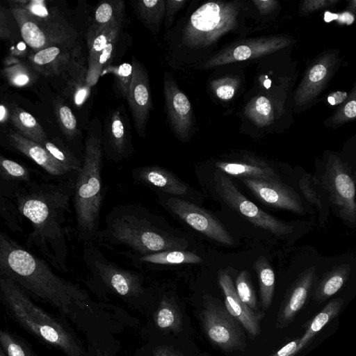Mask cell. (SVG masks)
<instances>
[{"instance_id": "cell-1", "label": "cell", "mask_w": 356, "mask_h": 356, "mask_svg": "<svg viewBox=\"0 0 356 356\" xmlns=\"http://www.w3.org/2000/svg\"><path fill=\"white\" fill-rule=\"evenodd\" d=\"M33 179L22 185L12 200L20 216L26 218L32 227L25 246L38 252L54 268L69 271V243L72 227L68 222L70 201L74 192L76 178L63 181Z\"/></svg>"}, {"instance_id": "cell-2", "label": "cell", "mask_w": 356, "mask_h": 356, "mask_svg": "<svg viewBox=\"0 0 356 356\" xmlns=\"http://www.w3.org/2000/svg\"><path fill=\"white\" fill-rule=\"evenodd\" d=\"M51 266L7 233L0 234V276L8 277L31 297L43 301L65 318L76 321L93 312L95 303L87 291L57 275Z\"/></svg>"}, {"instance_id": "cell-3", "label": "cell", "mask_w": 356, "mask_h": 356, "mask_svg": "<svg viewBox=\"0 0 356 356\" xmlns=\"http://www.w3.org/2000/svg\"><path fill=\"white\" fill-rule=\"evenodd\" d=\"M249 8L244 1H207L169 31L170 58L181 66L207 60L220 41L233 33L245 35Z\"/></svg>"}, {"instance_id": "cell-4", "label": "cell", "mask_w": 356, "mask_h": 356, "mask_svg": "<svg viewBox=\"0 0 356 356\" xmlns=\"http://www.w3.org/2000/svg\"><path fill=\"white\" fill-rule=\"evenodd\" d=\"M92 242L115 251L123 247L127 248L124 251L140 254L181 250L188 246L185 239L158 226L143 207L131 203L114 207L108 213Z\"/></svg>"}, {"instance_id": "cell-5", "label": "cell", "mask_w": 356, "mask_h": 356, "mask_svg": "<svg viewBox=\"0 0 356 356\" xmlns=\"http://www.w3.org/2000/svg\"><path fill=\"white\" fill-rule=\"evenodd\" d=\"M0 298L8 316L39 341L66 356H86L81 342L66 323L36 305L17 284L3 276H0Z\"/></svg>"}, {"instance_id": "cell-6", "label": "cell", "mask_w": 356, "mask_h": 356, "mask_svg": "<svg viewBox=\"0 0 356 356\" xmlns=\"http://www.w3.org/2000/svg\"><path fill=\"white\" fill-rule=\"evenodd\" d=\"M104 155L102 134L88 131L72 198L76 236L84 245L92 243L100 229L101 210L106 194L102 178Z\"/></svg>"}, {"instance_id": "cell-7", "label": "cell", "mask_w": 356, "mask_h": 356, "mask_svg": "<svg viewBox=\"0 0 356 356\" xmlns=\"http://www.w3.org/2000/svg\"><path fill=\"white\" fill-rule=\"evenodd\" d=\"M82 260L89 273L83 282L96 293L115 295L129 302L145 294L143 275L108 259L92 243L85 245Z\"/></svg>"}, {"instance_id": "cell-8", "label": "cell", "mask_w": 356, "mask_h": 356, "mask_svg": "<svg viewBox=\"0 0 356 356\" xmlns=\"http://www.w3.org/2000/svg\"><path fill=\"white\" fill-rule=\"evenodd\" d=\"M215 188L223 201L232 209L244 216L254 225L276 236L293 232V227L259 208L238 189L232 180L222 172L215 176Z\"/></svg>"}, {"instance_id": "cell-9", "label": "cell", "mask_w": 356, "mask_h": 356, "mask_svg": "<svg viewBox=\"0 0 356 356\" xmlns=\"http://www.w3.org/2000/svg\"><path fill=\"white\" fill-rule=\"evenodd\" d=\"M204 330L210 341L225 351L243 350L245 346L239 322L221 305L206 301L201 313Z\"/></svg>"}, {"instance_id": "cell-10", "label": "cell", "mask_w": 356, "mask_h": 356, "mask_svg": "<svg viewBox=\"0 0 356 356\" xmlns=\"http://www.w3.org/2000/svg\"><path fill=\"white\" fill-rule=\"evenodd\" d=\"M289 43L287 38L275 35L236 40L216 51L202 67V69H211L266 56L284 48Z\"/></svg>"}, {"instance_id": "cell-11", "label": "cell", "mask_w": 356, "mask_h": 356, "mask_svg": "<svg viewBox=\"0 0 356 356\" xmlns=\"http://www.w3.org/2000/svg\"><path fill=\"white\" fill-rule=\"evenodd\" d=\"M163 93L165 108L170 127L175 136L186 142L195 128L192 105L173 79L165 73Z\"/></svg>"}, {"instance_id": "cell-12", "label": "cell", "mask_w": 356, "mask_h": 356, "mask_svg": "<svg viewBox=\"0 0 356 356\" xmlns=\"http://www.w3.org/2000/svg\"><path fill=\"white\" fill-rule=\"evenodd\" d=\"M165 204L172 212L197 232L225 245L234 244L233 237L222 222L199 206L177 197H169Z\"/></svg>"}, {"instance_id": "cell-13", "label": "cell", "mask_w": 356, "mask_h": 356, "mask_svg": "<svg viewBox=\"0 0 356 356\" xmlns=\"http://www.w3.org/2000/svg\"><path fill=\"white\" fill-rule=\"evenodd\" d=\"M104 154L114 162L128 159L134 153L131 127L124 106L107 115L102 134Z\"/></svg>"}, {"instance_id": "cell-14", "label": "cell", "mask_w": 356, "mask_h": 356, "mask_svg": "<svg viewBox=\"0 0 356 356\" xmlns=\"http://www.w3.org/2000/svg\"><path fill=\"white\" fill-rule=\"evenodd\" d=\"M131 64L134 74L127 102L137 134L145 137V129L153 108L149 79L144 65L135 56H132Z\"/></svg>"}, {"instance_id": "cell-15", "label": "cell", "mask_w": 356, "mask_h": 356, "mask_svg": "<svg viewBox=\"0 0 356 356\" xmlns=\"http://www.w3.org/2000/svg\"><path fill=\"white\" fill-rule=\"evenodd\" d=\"M6 138L8 147L33 161L49 179L58 181L76 177L77 174L69 172L41 144L11 129L6 133Z\"/></svg>"}, {"instance_id": "cell-16", "label": "cell", "mask_w": 356, "mask_h": 356, "mask_svg": "<svg viewBox=\"0 0 356 356\" xmlns=\"http://www.w3.org/2000/svg\"><path fill=\"white\" fill-rule=\"evenodd\" d=\"M325 185L341 217L353 222L356 220L355 185L351 176L338 161L331 163L325 172Z\"/></svg>"}, {"instance_id": "cell-17", "label": "cell", "mask_w": 356, "mask_h": 356, "mask_svg": "<svg viewBox=\"0 0 356 356\" xmlns=\"http://www.w3.org/2000/svg\"><path fill=\"white\" fill-rule=\"evenodd\" d=\"M242 182L262 202L297 213L303 211L298 193L278 179L242 178Z\"/></svg>"}, {"instance_id": "cell-18", "label": "cell", "mask_w": 356, "mask_h": 356, "mask_svg": "<svg viewBox=\"0 0 356 356\" xmlns=\"http://www.w3.org/2000/svg\"><path fill=\"white\" fill-rule=\"evenodd\" d=\"M11 13L18 24L24 42L35 51L64 41L62 35L44 23L45 19L36 17L24 8L13 5Z\"/></svg>"}, {"instance_id": "cell-19", "label": "cell", "mask_w": 356, "mask_h": 356, "mask_svg": "<svg viewBox=\"0 0 356 356\" xmlns=\"http://www.w3.org/2000/svg\"><path fill=\"white\" fill-rule=\"evenodd\" d=\"M218 282L224 293L225 307L252 336L260 333V322L264 314L255 312L245 305L238 297L232 277L225 271L218 273Z\"/></svg>"}, {"instance_id": "cell-20", "label": "cell", "mask_w": 356, "mask_h": 356, "mask_svg": "<svg viewBox=\"0 0 356 356\" xmlns=\"http://www.w3.org/2000/svg\"><path fill=\"white\" fill-rule=\"evenodd\" d=\"M131 176L135 181L154 188L162 192L182 195L187 192V186L171 171L157 165L134 168Z\"/></svg>"}, {"instance_id": "cell-21", "label": "cell", "mask_w": 356, "mask_h": 356, "mask_svg": "<svg viewBox=\"0 0 356 356\" xmlns=\"http://www.w3.org/2000/svg\"><path fill=\"white\" fill-rule=\"evenodd\" d=\"M219 171L232 176L251 179H278L275 170L264 160L245 155L240 160L217 161Z\"/></svg>"}, {"instance_id": "cell-22", "label": "cell", "mask_w": 356, "mask_h": 356, "mask_svg": "<svg viewBox=\"0 0 356 356\" xmlns=\"http://www.w3.org/2000/svg\"><path fill=\"white\" fill-rule=\"evenodd\" d=\"M33 170L26 165L0 156V197L12 200L22 185L30 184Z\"/></svg>"}, {"instance_id": "cell-23", "label": "cell", "mask_w": 356, "mask_h": 356, "mask_svg": "<svg viewBox=\"0 0 356 356\" xmlns=\"http://www.w3.org/2000/svg\"><path fill=\"white\" fill-rule=\"evenodd\" d=\"M118 254L129 259L132 266L140 268L143 265H169L199 264L202 259L193 252L183 250H165L145 254L129 251H118Z\"/></svg>"}, {"instance_id": "cell-24", "label": "cell", "mask_w": 356, "mask_h": 356, "mask_svg": "<svg viewBox=\"0 0 356 356\" xmlns=\"http://www.w3.org/2000/svg\"><path fill=\"white\" fill-rule=\"evenodd\" d=\"M314 275V268H310L298 278L285 301L278 318L281 327L291 321L296 314L304 305Z\"/></svg>"}, {"instance_id": "cell-25", "label": "cell", "mask_w": 356, "mask_h": 356, "mask_svg": "<svg viewBox=\"0 0 356 356\" xmlns=\"http://www.w3.org/2000/svg\"><path fill=\"white\" fill-rule=\"evenodd\" d=\"M124 14L108 25L97 29L90 26L88 33V65L87 71L94 65L97 58L106 48L108 42L118 35L123 22Z\"/></svg>"}, {"instance_id": "cell-26", "label": "cell", "mask_w": 356, "mask_h": 356, "mask_svg": "<svg viewBox=\"0 0 356 356\" xmlns=\"http://www.w3.org/2000/svg\"><path fill=\"white\" fill-rule=\"evenodd\" d=\"M68 58L67 54L60 47L51 45L31 54L29 60L35 71L44 75H52L59 72Z\"/></svg>"}, {"instance_id": "cell-27", "label": "cell", "mask_w": 356, "mask_h": 356, "mask_svg": "<svg viewBox=\"0 0 356 356\" xmlns=\"http://www.w3.org/2000/svg\"><path fill=\"white\" fill-rule=\"evenodd\" d=\"M131 3L138 19L156 35L165 19V0H139Z\"/></svg>"}, {"instance_id": "cell-28", "label": "cell", "mask_w": 356, "mask_h": 356, "mask_svg": "<svg viewBox=\"0 0 356 356\" xmlns=\"http://www.w3.org/2000/svg\"><path fill=\"white\" fill-rule=\"evenodd\" d=\"M10 120L16 131L22 136L41 145L48 138L39 122L29 112L13 104L10 110Z\"/></svg>"}, {"instance_id": "cell-29", "label": "cell", "mask_w": 356, "mask_h": 356, "mask_svg": "<svg viewBox=\"0 0 356 356\" xmlns=\"http://www.w3.org/2000/svg\"><path fill=\"white\" fill-rule=\"evenodd\" d=\"M246 118L259 128L270 126L275 120V105L268 95H256L245 108Z\"/></svg>"}, {"instance_id": "cell-30", "label": "cell", "mask_w": 356, "mask_h": 356, "mask_svg": "<svg viewBox=\"0 0 356 356\" xmlns=\"http://www.w3.org/2000/svg\"><path fill=\"white\" fill-rule=\"evenodd\" d=\"M154 321L156 326L163 331L178 333L182 329V317L177 305L165 296L154 314Z\"/></svg>"}, {"instance_id": "cell-31", "label": "cell", "mask_w": 356, "mask_h": 356, "mask_svg": "<svg viewBox=\"0 0 356 356\" xmlns=\"http://www.w3.org/2000/svg\"><path fill=\"white\" fill-rule=\"evenodd\" d=\"M257 273L262 307L264 310L271 305L274 295L275 277L274 271L264 256H259L254 263Z\"/></svg>"}, {"instance_id": "cell-32", "label": "cell", "mask_w": 356, "mask_h": 356, "mask_svg": "<svg viewBox=\"0 0 356 356\" xmlns=\"http://www.w3.org/2000/svg\"><path fill=\"white\" fill-rule=\"evenodd\" d=\"M50 155L69 172L77 174L82 165V161L59 138L47 139L42 145Z\"/></svg>"}, {"instance_id": "cell-33", "label": "cell", "mask_w": 356, "mask_h": 356, "mask_svg": "<svg viewBox=\"0 0 356 356\" xmlns=\"http://www.w3.org/2000/svg\"><path fill=\"white\" fill-rule=\"evenodd\" d=\"M343 302L342 299L337 298L327 305V306L315 316L305 334L300 339L297 348V352L303 348L306 343L325 325V324H327L337 314L343 305Z\"/></svg>"}, {"instance_id": "cell-34", "label": "cell", "mask_w": 356, "mask_h": 356, "mask_svg": "<svg viewBox=\"0 0 356 356\" xmlns=\"http://www.w3.org/2000/svg\"><path fill=\"white\" fill-rule=\"evenodd\" d=\"M111 73L114 76L113 89L118 97L127 99L132 81L134 68L129 63H123L118 65H109L102 72Z\"/></svg>"}, {"instance_id": "cell-35", "label": "cell", "mask_w": 356, "mask_h": 356, "mask_svg": "<svg viewBox=\"0 0 356 356\" xmlns=\"http://www.w3.org/2000/svg\"><path fill=\"white\" fill-rule=\"evenodd\" d=\"M327 74V68L322 63L315 65L309 71L306 79L298 90L296 100L297 104H301L308 99L314 91L323 83Z\"/></svg>"}, {"instance_id": "cell-36", "label": "cell", "mask_w": 356, "mask_h": 356, "mask_svg": "<svg viewBox=\"0 0 356 356\" xmlns=\"http://www.w3.org/2000/svg\"><path fill=\"white\" fill-rule=\"evenodd\" d=\"M123 14L124 2L122 1H102L95 10L92 26L97 29L106 26Z\"/></svg>"}, {"instance_id": "cell-37", "label": "cell", "mask_w": 356, "mask_h": 356, "mask_svg": "<svg viewBox=\"0 0 356 356\" xmlns=\"http://www.w3.org/2000/svg\"><path fill=\"white\" fill-rule=\"evenodd\" d=\"M0 343L8 356H38L26 341L8 330L0 331Z\"/></svg>"}, {"instance_id": "cell-38", "label": "cell", "mask_w": 356, "mask_h": 356, "mask_svg": "<svg viewBox=\"0 0 356 356\" xmlns=\"http://www.w3.org/2000/svg\"><path fill=\"white\" fill-rule=\"evenodd\" d=\"M348 270L345 266H341L325 276L321 282L316 296L318 300H325L336 293L343 286L347 276Z\"/></svg>"}, {"instance_id": "cell-39", "label": "cell", "mask_w": 356, "mask_h": 356, "mask_svg": "<svg viewBox=\"0 0 356 356\" xmlns=\"http://www.w3.org/2000/svg\"><path fill=\"white\" fill-rule=\"evenodd\" d=\"M54 108L60 129L69 139H72L77 134V122L72 110L57 100L54 101Z\"/></svg>"}, {"instance_id": "cell-40", "label": "cell", "mask_w": 356, "mask_h": 356, "mask_svg": "<svg viewBox=\"0 0 356 356\" xmlns=\"http://www.w3.org/2000/svg\"><path fill=\"white\" fill-rule=\"evenodd\" d=\"M240 85L241 79L238 77L226 76L213 80L211 88L218 99L229 101L234 98Z\"/></svg>"}, {"instance_id": "cell-41", "label": "cell", "mask_w": 356, "mask_h": 356, "mask_svg": "<svg viewBox=\"0 0 356 356\" xmlns=\"http://www.w3.org/2000/svg\"><path fill=\"white\" fill-rule=\"evenodd\" d=\"M1 74L10 84L16 87H24L33 81L31 72L22 62L3 66Z\"/></svg>"}, {"instance_id": "cell-42", "label": "cell", "mask_w": 356, "mask_h": 356, "mask_svg": "<svg viewBox=\"0 0 356 356\" xmlns=\"http://www.w3.org/2000/svg\"><path fill=\"white\" fill-rule=\"evenodd\" d=\"M86 76L87 70H81L67 83L68 94L76 106H82L90 92L91 87L86 82Z\"/></svg>"}, {"instance_id": "cell-43", "label": "cell", "mask_w": 356, "mask_h": 356, "mask_svg": "<svg viewBox=\"0 0 356 356\" xmlns=\"http://www.w3.org/2000/svg\"><path fill=\"white\" fill-rule=\"evenodd\" d=\"M236 291L239 298L252 310L257 312V301L249 273L242 270L236 279Z\"/></svg>"}, {"instance_id": "cell-44", "label": "cell", "mask_w": 356, "mask_h": 356, "mask_svg": "<svg viewBox=\"0 0 356 356\" xmlns=\"http://www.w3.org/2000/svg\"><path fill=\"white\" fill-rule=\"evenodd\" d=\"M0 213L6 226L14 232H22L19 224L20 215L15 203L10 199L0 197Z\"/></svg>"}, {"instance_id": "cell-45", "label": "cell", "mask_w": 356, "mask_h": 356, "mask_svg": "<svg viewBox=\"0 0 356 356\" xmlns=\"http://www.w3.org/2000/svg\"><path fill=\"white\" fill-rule=\"evenodd\" d=\"M12 5L24 8L32 15L42 19L46 20L50 16L44 1H13Z\"/></svg>"}, {"instance_id": "cell-46", "label": "cell", "mask_w": 356, "mask_h": 356, "mask_svg": "<svg viewBox=\"0 0 356 356\" xmlns=\"http://www.w3.org/2000/svg\"><path fill=\"white\" fill-rule=\"evenodd\" d=\"M186 0H166L164 24L165 30H170L177 13L186 4Z\"/></svg>"}, {"instance_id": "cell-47", "label": "cell", "mask_w": 356, "mask_h": 356, "mask_svg": "<svg viewBox=\"0 0 356 356\" xmlns=\"http://www.w3.org/2000/svg\"><path fill=\"white\" fill-rule=\"evenodd\" d=\"M300 188H301L305 198H307L309 202L315 204L316 207L321 208L320 198L314 190V188L309 180L308 175L304 176L300 180Z\"/></svg>"}, {"instance_id": "cell-48", "label": "cell", "mask_w": 356, "mask_h": 356, "mask_svg": "<svg viewBox=\"0 0 356 356\" xmlns=\"http://www.w3.org/2000/svg\"><path fill=\"white\" fill-rule=\"evenodd\" d=\"M261 16H266L277 7L278 1L274 0H253L252 1Z\"/></svg>"}, {"instance_id": "cell-49", "label": "cell", "mask_w": 356, "mask_h": 356, "mask_svg": "<svg viewBox=\"0 0 356 356\" xmlns=\"http://www.w3.org/2000/svg\"><path fill=\"white\" fill-rule=\"evenodd\" d=\"M325 21L330 22L332 20H336L340 23H345L350 24L354 21L353 16L349 13H343L341 14H333L329 12H326L325 14Z\"/></svg>"}, {"instance_id": "cell-50", "label": "cell", "mask_w": 356, "mask_h": 356, "mask_svg": "<svg viewBox=\"0 0 356 356\" xmlns=\"http://www.w3.org/2000/svg\"><path fill=\"white\" fill-rule=\"evenodd\" d=\"M7 17L6 13L1 6L0 10V38L3 40H9L11 35Z\"/></svg>"}, {"instance_id": "cell-51", "label": "cell", "mask_w": 356, "mask_h": 356, "mask_svg": "<svg viewBox=\"0 0 356 356\" xmlns=\"http://www.w3.org/2000/svg\"><path fill=\"white\" fill-rule=\"evenodd\" d=\"M299 341L300 339H296L288 343L272 356H293L297 353Z\"/></svg>"}, {"instance_id": "cell-52", "label": "cell", "mask_w": 356, "mask_h": 356, "mask_svg": "<svg viewBox=\"0 0 356 356\" xmlns=\"http://www.w3.org/2000/svg\"><path fill=\"white\" fill-rule=\"evenodd\" d=\"M334 1H306L303 3L302 10L305 12H312L316 9L327 6L334 3Z\"/></svg>"}, {"instance_id": "cell-53", "label": "cell", "mask_w": 356, "mask_h": 356, "mask_svg": "<svg viewBox=\"0 0 356 356\" xmlns=\"http://www.w3.org/2000/svg\"><path fill=\"white\" fill-rule=\"evenodd\" d=\"M25 42H19L17 44L11 47L8 56L19 59L26 54V46Z\"/></svg>"}, {"instance_id": "cell-54", "label": "cell", "mask_w": 356, "mask_h": 356, "mask_svg": "<svg viewBox=\"0 0 356 356\" xmlns=\"http://www.w3.org/2000/svg\"><path fill=\"white\" fill-rule=\"evenodd\" d=\"M347 97V93L346 92L337 91L332 93L327 97V102L330 104L335 106L343 102Z\"/></svg>"}, {"instance_id": "cell-55", "label": "cell", "mask_w": 356, "mask_h": 356, "mask_svg": "<svg viewBox=\"0 0 356 356\" xmlns=\"http://www.w3.org/2000/svg\"><path fill=\"white\" fill-rule=\"evenodd\" d=\"M154 356H182L178 351L168 346H161L156 348Z\"/></svg>"}, {"instance_id": "cell-56", "label": "cell", "mask_w": 356, "mask_h": 356, "mask_svg": "<svg viewBox=\"0 0 356 356\" xmlns=\"http://www.w3.org/2000/svg\"><path fill=\"white\" fill-rule=\"evenodd\" d=\"M343 113L347 118H353L356 117V100L348 102L346 104Z\"/></svg>"}, {"instance_id": "cell-57", "label": "cell", "mask_w": 356, "mask_h": 356, "mask_svg": "<svg viewBox=\"0 0 356 356\" xmlns=\"http://www.w3.org/2000/svg\"><path fill=\"white\" fill-rule=\"evenodd\" d=\"M8 120H10V110L6 106L1 104L0 106V122L3 124L7 122Z\"/></svg>"}, {"instance_id": "cell-58", "label": "cell", "mask_w": 356, "mask_h": 356, "mask_svg": "<svg viewBox=\"0 0 356 356\" xmlns=\"http://www.w3.org/2000/svg\"><path fill=\"white\" fill-rule=\"evenodd\" d=\"M0 356H8L1 348H0Z\"/></svg>"}, {"instance_id": "cell-59", "label": "cell", "mask_w": 356, "mask_h": 356, "mask_svg": "<svg viewBox=\"0 0 356 356\" xmlns=\"http://www.w3.org/2000/svg\"><path fill=\"white\" fill-rule=\"evenodd\" d=\"M355 2L356 3V1Z\"/></svg>"}]
</instances>
